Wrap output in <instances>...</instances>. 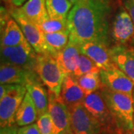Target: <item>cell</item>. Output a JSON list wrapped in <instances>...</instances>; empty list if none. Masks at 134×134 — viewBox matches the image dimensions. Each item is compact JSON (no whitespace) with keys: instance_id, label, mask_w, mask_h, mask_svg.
<instances>
[{"instance_id":"obj_1","label":"cell","mask_w":134,"mask_h":134,"mask_svg":"<svg viewBox=\"0 0 134 134\" xmlns=\"http://www.w3.org/2000/svg\"><path fill=\"white\" fill-rule=\"evenodd\" d=\"M110 7L108 0H79L70 10L67 23L69 40L107 45Z\"/></svg>"},{"instance_id":"obj_2","label":"cell","mask_w":134,"mask_h":134,"mask_svg":"<svg viewBox=\"0 0 134 134\" xmlns=\"http://www.w3.org/2000/svg\"><path fill=\"white\" fill-rule=\"evenodd\" d=\"M105 100L115 121L117 129L121 134H129L134 130L133 96L111 90L102 85L99 90Z\"/></svg>"},{"instance_id":"obj_3","label":"cell","mask_w":134,"mask_h":134,"mask_svg":"<svg viewBox=\"0 0 134 134\" xmlns=\"http://www.w3.org/2000/svg\"><path fill=\"white\" fill-rule=\"evenodd\" d=\"M36 72L43 84L48 88V91L60 96L66 74L58 64L56 58L49 54H37Z\"/></svg>"},{"instance_id":"obj_4","label":"cell","mask_w":134,"mask_h":134,"mask_svg":"<svg viewBox=\"0 0 134 134\" xmlns=\"http://www.w3.org/2000/svg\"><path fill=\"white\" fill-rule=\"evenodd\" d=\"M37 57V53L27 40L16 46H1V63L36 72Z\"/></svg>"},{"instance_id":"obj_5","label":"cell","mask_w":134,"mask_h":134,"mask_svg":"<svg viewBox=\"0 0 134 134\" xmlns=\"http://www.w3.org/2000/svg\"><path fill=\"white\" fill-rule=\"evenodd\" d=\"M13 18L19 24L25 39L34 48L35 52L40 54H49L56 58L58 54L55 52L46 43L44 33L38 25L30 22L19 11V8L14 9L11 12Z\"/></svg>"},{"instance_id":"obj_6","label":"cell","mask_w":134,"mask_h":134,"mask_svg":"<svg viewBox=\"0 0 134 134\" xmlns=\"http://www.w3.org/2000/svg\"><path fill=\"white\" fill-rule=\"evenodd\" d=\"M27 92L26 87L15 84L14 87L0 98V125L1 127L12 126L16 122V114Z\"/></svg>"},{"instance_id":"obj_7","label":"cell","mask_w":134,"mask_h":134,"mask_svg":"<svg viewBox=\"0 0 134 134\" xmlns=\"http://www.w3.org/2000/svg\"><path fill=\"white\" fill-rule=\"evenodd\" d=\"M71 128L75 134H98L103 127L99 121L86 110L83 104L69 107Z\"/></svg>"},{"instance_id":"obj_8","label":"cell","mask_w":134,"mask_h":134,"mask_svg":"<svg viewBox=\"0 0 134 134\" xmlns=\"http://www.w3.org/2000/svg\"><path fill=\"white\" fill-rule=\"evenodd\" d=\"M82 104L86 110L99 121L103 129L118 130L113 116L100 91L86 94Z\"/></svg>"},{"instance_id":"obj_9","label":"cell","mask_w":134,"mask_h":134,"mask_svg":"<svg viewBox=\"0 0 134 134\" xmlns=\"http://www.w3.org/2000/svg\"><path fill=\"white\" fill-rule=\"evenodd\" d=\"M48 113L54 124V134H61L71 128L70 111L60 96L48 91Z\"/></svg>"},{"instance_id":"obj_10","label":"cell","mask_w":134,"mask_h":134,"mask_svg":"<svg viewBox=\"0 0 134 134\" xmlns=\"http://www.w3.org/2000/svg\"><path fill=\"white\" fill-rule=\"evenodd\" d=\"M112 36L118 45L132 42L134 36V25L125 6H121L115 14L112 26Z\"/></svg>"},{"instance_id":"obj_11","label":"cell","mask_w":134,"mask_h":134,"mask_svg":"<svg viewBox=\"0 0 134 134\" xmlns=\"http://www.w3.org/2000/svg\"><path fill=\"white\" fill-rule=\"evenodd\" d=\"M81 52L91 59L100 70H108L117 66L110 54V49L104 43L87 42L80 44Z\"/></svg>"},{"instance_id":"obj_12","label":"cell","mask_w":134,"mask_h":134,"mask_svg":"<svg viewBox=\"0 0 134 134\" xmlns=\"http://www.w3.org/2000/svg\"><path fill=\"white\" fill-rule=\"evenodd\" d=\"M100 75L103 85L108 89L133 96L134 83L118 66L108 70H100Z\"/></svg>"},{"instance_id":"obj_13","label":"cell","mask_w":134,"mask_h":134,"mask_svg":"<svg viewBox=\"0 0 134 134\" xmlns=\"http://www.w3.org/2000/svg\"><path fill=\"white\" fill-rule=\"evenodd\" d=\"M39 77L38 74L34 71L27 70L11 64L1 63V84H19L25 86L29 82Z\"/></svg>"},{"instance_id":"obj_14","label":"cell","mask_w":134,"mask_h":134,"mask_svg":"<svg viewBox=\"0 0 134 134\" xmlns=\"http://www.w3.org/2000/svg\"><path fill=\"white\" fill-rule=\"evenodd\" d=\"M113 62L134 83V48L116 45L110 48Z\"/></svg>"},{"instance_id":"obj_15","label":"cell","mask_w":134,"mask_h":134,"mask_svg":"<svg viewBox=\"0 0 134 134\" xmlns=\"http://www.w3.org/2000/svg\"><path fill=\"white\" fill-rule=\"evenodd\" d=\"M81 54L79 44L69 40L66 46L58 53L56 60L66 75H73Z\"/></svg>"},{"instance_id":"obj_16","label":"cell","mask_w":134,"mask_h":134,"mask_svg":"<svg viewBox=\"0 0 134 134\" xmlns=\"http://www.w3.org/2000/svg\"><path fill=\"white\" fill-rule=\"evenodd\" d=\"M85 93L73 75H66L63 82L60 96L69 107L83 102Z\"/></svg>"},{"instance_id":"obj_17","label":"cell","mask_w":134,"mask_h":134,"mask_svg":"<svg viewBox=\"0 0 134 134\" xmlns=\"http://www.w3.org/2000/svg\"><path fill=\"white\" fill-rule=\"evenodd\" d=\"M44 86L40 77L31 81L25 86L35 104L38 116L48 112V94Z\"/></svg>"},{"instance_id":"obj_18","label":"cell","mask_w":134,"mask_h":134,"mask_svg":"<svg viewBox=\"0 0 134 134\" xmlns=\"http://www.w3.org/2000/svg\"><path fill=\"white\" fill-rule=\"evenodd\" d=\"M19 9L25 17L37 25L49 17L46 0H29Z\"/></svg>"},{"instance_id":"obj_19","label":"cell","mask_w":134,"mask_h":134,"mask_svg":"<svg viewBox=\"0 0 134 134\" xmlns=\"http://www.w3.org/2000/svg\"><path fill=\"white\" fill-rule=\"evenodd\" d=\"M26 40L19 24L14 19L10 18L2 30L1 46H16Z\"/></svg>"},{"instance_id":"obj_20","label":"cell","mask_w":134,"mask_h":134,"mask_svg":"<svg viewBox=\"0 0 134 134\" xmlns=\"http://www.w3.org/2000/svg\"><path fill=\"white\" fill-rule=\"evenodd\" d=\"M37 111L31 97L27 92L16 114V124L23 127L34 123L37 117Z\"/></svg>"},{"instance_id":"obj_21","label":"cell","mask_w":134,"mask_h":134,"mask_svg":"<svg viewBox=\"0 0 134 134\" xmlns=\"http://www.w3.org/2000/svg\"><path fill=\"white\" fill-rule=\"evenodd\" d=\"M48 16L52 19H67L73 7L69 0H46Z\"/></svg>"},{"instance_id":"obj_22","label":"cell","mask_w":134,"mask_h":134,"mask_svg":"<svg viewBox=\"0 0 134 134\" xmlns=\"http://www.w3.org/2000/svg\"><path fill=\"white\" fill-rule=\"evenodd\" d=\"M76 78L85 94H90L94 92L99 91L103 85L100 72L88 73L80 77H76Z\"/></svg>"},{"instance_id":"obj_23","label":"cell","mask_w":134,"mask_h":134,"mask_svg":"<svg viewBox=\"0 0 134 134\" xmlns=\"http://www.w3.org/2000/svg\"><path fill=\"white\" fill-rule=\"evenodd\" d=\"M46 43L55 52L58 54L69 42V31H63L54 33H44Z\"/></svg>"},{"instance_id":"obj_24","label":"cell","mask_w":134,"mask_h":134,"mask_svg":"<svg viewBox=\"0 0 134 134\" xmlns=\"http://www.w3.org/2000/svg\"><path fill=\"white\" fill-rule=\"evenodd\" d=\"M38 26L43 33H54L69 31L67 19H52L48 17Z\"/></svg>"},{"instance_id":"obj_25","label":"cell","mask_w":134,"mask_h":134,"mask_svg":"<svg viewBox=\"0 0 134 134\" xmlns=\"http://www.w3.org/2000/svg\"><path fill=\"white\" fill-rule=\"evenodd\" d=\"M100 69L95 63L87 56L81 54L80 55L79 63L76 69L73 73V75L75 77H80L88 73L97 72L99 73Z\"/></svg>"},{"instance_id":"obj_26","label":"cell","mask_w":134,"mask_h":134,"mask_svg":"<svg viewBox=\"0 0 134 134\" xmlns=\"http://www.w3.org/2000/svg\"><path fill=\"white\" fill-rule=\"evenodd\" d=\"M37 124L41 134H54L53 121L48 112L39 116Z\"/></svg>"},{"instance_id":"obj_27","label":"cell","mask_w":134,"mask_h":134,"mask_svg":"<svg viewBox=\"0 0 134 134\" xmlns=\"http://www.w3.org/2000/svg\"><path fill=\"white\" fill-rule=\"evenodd\" d=\"M18 134H41L37 124L32 123L31 125L23 126L18 129Z\"/></svg>"},{"instance_id":"obj_28","label":"cell","mask_w":134,"mask_h":134,"mask_svg":"<svg viewBox=\"0 0 134 134\" xmlns=\"http://www.w3.org/2000/svg\"><path fill=\"white\" fill-rule=\"evenodd\" d=\"M122 2H123V5L125 6V8L130 15L134 25V0H122ZM131 44L134 46V36Z\"/></svg>"},{"instance_id":"obj_29","label":"cell","mask_w":134,"mask_h":134,"mask_svg":"<svg viewBox=\"0 0 134 134\" xmlns=\"http://www.w3.org/2000/svg\"><path fill=\"white\" fill-rule=\"evenodd\" d=\"M0 134H18V128L15 125L1 127Z\"/></svg>"},{"instance_id":"obj_30","label":"cell","mask_w":134,"mask_h":134,"mask_svg":"<svg viewBox=\"0 0 134 134\" xmlns=\"http://www.w3.org/2000/svg\"><path fill=\"white\" fill-rule=\"evenodd\" d=\"M15 84H1L0 86V98H3L4 96L9 92L14 87Z\"/></svg>"},{"instance_id":"obj_31","label":"cell","mask_w":134,"mask_h":134,"mask_svg":"<svg viewBox=\"0 0 134 134\" xmlns=\"http://www.w3.org/2000/svg\"><path fill=\"white\" fill-rule=\"evenodd\" d=\"M98 134H121L118 130H102V131Z\"/></svg>"},{"instance_id":"obj_32","label":"cell","mask_w":134,"mask_h":134,"mask_svg":"<svg viewBox=\"0 0 134 134\" xmlns=\"http://www.w3.org/2000/svg\"><path fill=\"white\" fill-rule=\"evenodd\" d=\"M27 0H10V3L12 5H14V6H16V7H19V6H21L23 5L24 2H25Z\"/></svg>"},{"instance_id":"obj_33","label":"cell","mask_w":134,"mask_h":134,"mask_svg":"<svg viewBox=\"0 0 134 134\" xmlns=\"http://www.w3.org/2000/svg\"><path fill=\"white\" fill-rule=\"evenodd\" d=\"M61 134H75V133H74V132L72 131V128H70V129H69V130H66L65 132L62 133Z\"/></svg>"},{"instance_id":"obj_34","label":"cell","mask_w":134,"mask_h":134,"mask_svg":"<svg viewBox=\"0 0 134 134\" xmlns=\"http://www.w3.org/2000/svg\"><path fill=\"white\" fill-rule=\"evenodd\" d=\"M69 2H70L71 3H72V5H74L75 4H76L77 2H78L79 0H69Z\"/></svg>"},{"instance_id":"obj_35","label":"cell","mask_w":134,"mask_h":134,"mask_svg":"<svg viewBox=\"0 0 134 134\" xmlns=\"http://www.w3.org/2000/svg\"><path fill=\"white\" fill-rule=\"evenodd\" d=\"M129 134H134V131H133V132H131V133H130Z\"/></svg>"},{"instance_id":"obj_36","label":"cell","mask_w":134,"mask_h":134,"mask_svg":"<svg viewBox=\"0 0 134 134\" xmlns=\"http://www.w3.org/2000/svg\"><path fill=\"white\" fill-rule=\"evenodd\" d=\"M133 100H134V91H133Z\"/></svg>"}]
</instances>
